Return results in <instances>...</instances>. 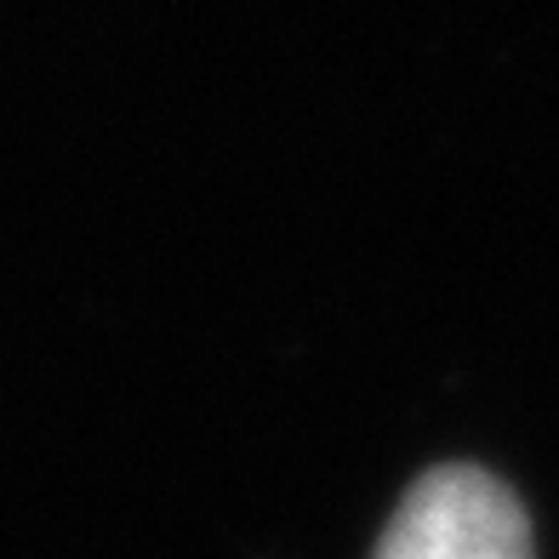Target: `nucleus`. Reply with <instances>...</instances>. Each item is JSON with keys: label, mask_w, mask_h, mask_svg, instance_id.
<instances>
[{"label": "nucleus", "mask_w": 559, "mask_h": 559, "mask_svg": "<svg viewBox=\"0 0 559 559\" xmlns=\"http://www.w3.org/2000/svg\"><path fill=\"white\" fill-rule=\"evenodd\" d=\"M371 559H531V520L497 474L445 463L405 491Z\"/></svg>", "instance_id": "1"}]
</instances>
